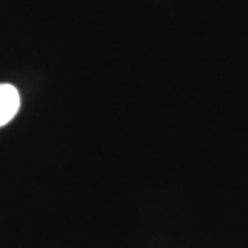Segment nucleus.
<instances>
[{"label":"nucleus","mask_w":248,"mask_h":248,"mask_svg":"<svg viewBox=\"0 0 248 248\" xmlns=\"http://www.w3.org/2000/svg\"><path fill=\"white\" fill-rule=\"evenodd\" d=\"M21 105L18 90L11 84H0V127L10 123Z\"/></svg>","instance_id":"nucleus-1"}]
</instances>
